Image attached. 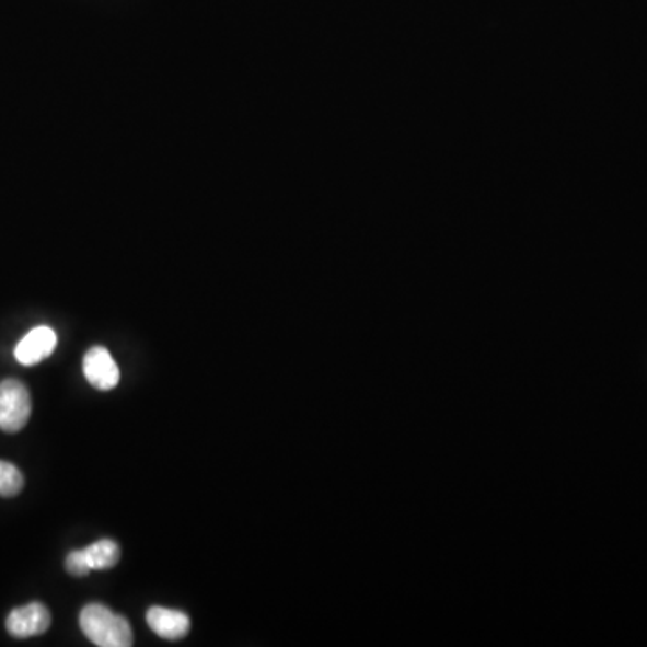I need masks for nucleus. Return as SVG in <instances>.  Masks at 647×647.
<instances>
[{"label": "nucleus", "mask_w": 647, "mask_h": 647, "mask_svg": "<svg viewBox=\"0 0 647 647\" xmlns=\"http://www.w3.org/2000/svg\"><path fill=\"white\" fill-rule=\"evenodd\" d=\"M80 626L86 638L100 647H130L134 644L130 623L103 604L83 608Z\"/></svg>", "instance_id": "f257e3e1"}, {"label": "nucleus", "mask_w": 647, "mask_h": 647, "mask_svg": "<svg viewBox=\"0 0 647 647\" xmlns=\"http://www.w3.org/2000/svg\"><path fill=\"white\" fill-rule=\"evenodd\" d=\"M31 417V396L19 380L0 383V428L8 434L21 431Z\"/></svg>", "instance_id": "f03ea898"}, {"label": "nucleus", "mask_w": 647, "mask_h": 647, "mask_svg": "<svg viewBox=\"0 0 647 647\" xmlns=\"http://www.w3.org/2000/svg\"><path fill=\"white\" fill-rule=\"evenodd\" d=\"M83 374L86 382L97 391H112L119 383L120 372L116 360L105 347L96 346L89 349L83 357Z\"/></svg>", "instance_id": "7ed1b4c3"}, {"label": "nucleus", "mask_w": 647, "mask_h": 647, "mask_svg": "<svg viewBox=\"0 0 647 647\" xmlns=\"http://www.w3.org/2000/svg\"><path fill=\"white\" fill-rule=\"evenodd\" d=\"M50 626V613L42 602H31L16 608L8 615L5 627L11 637L30 638L46 633Z\"/></svg>", "instance_id": "20e7f679"}, {"label": "nucleus", "mask_w": 647, "mask_h": 647, "mask_svg": "<svg viewBox=\"0 0 647 647\" xmlns=\"http://www.w3.org/2000/svg\"><path fill=\"white\" fill-rule=\"evenodd\" d=\"M58 344V336L47 326L35 327L19 342L15 358L22 366H36L53 355Z\"/></svg>", "instance_id": "39448f33"}, {"label": "nucleus", "mask_w": 647, "mask_h": 647, "mask_svg": "<svg viewBox=\"0 0 647 647\" xmlns=\"http://www.w3.org/2000/svg\"><path fill=\"white\" fill-rule=\"evenodd\" d=\"M146 621L151 632L157 633L159 637L166 640H178L186 637L192 629V621L186 613L178 610H167V608L153 606L146 613Z\"/></svg>", "instance_id": "423d86ee"}, {"label": "nucleus", "mask_w": 647, "mask_h": 647, "mask_svg": "<svg viewBox=\"0 0 647 647\" xmlns=\"http://www.w3.org/2000/svg\"><path fill=\"white\" fill-rule=\"evenodd\" d=\"M83 552H85L86 563H89L91 570L114 568L120 559L119 545L112 540H100V542L83 548Z\"/></svg>", "instance_id": "0eeeda50"}, {"label": "nucleus", "mask_w": 647, "mask_h": 647, "mask_svg": "<svg viewBox=\"0 0 647 647\" xmlns=\"http://www.w3.org/2000/svg\"><path fill=\"white\" fill-rule=\"evenodd\" d=\"M24 487V475L11 462L0 461V497H16Z\"/></svg>", "instance_id": "6e6552de"}, {"label": "nucleus", "mask_w": 647, "mask_h": 647, "mask_svg": "<svg viewBox=\"0 0 647 647\" xmlns=\"http://www.w3.org/2000/svg\"><path fill=\"white\" fill-rule=\"evenodd\" d=\"M67 573L72 574L76 577H83L91 573V567L86 563L85 552L74 551L67 556L66 559Z\"/></svg>", "instance_id": "1a4fd4ad"}]
</instances>
